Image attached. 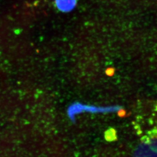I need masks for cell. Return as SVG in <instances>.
I'll list each match as a JSON object with an SVG mask.
<instances>
[{"label":"cell","instance_id":"6da1fadb","mask_svg":"<svg viewBox=\"0 0 157 157\" xmlns=\"http://www.w3.org/2000/svg\"><path fill=\"white\" fill-rule=\"evenodd\" d=\"M56 7L62 12H70L74 9L77 0H55Z\"/></svg>","mask_w":157,"mask_h":157},{"label":"cell","instance_id":"7a4b0ae2","mask_svg":"<svg viewBox=\"0 0 157 157\" xmlns=\"http://www.w3.org/2000/svg\"><path fill=\"white\" fill-rule=\"evenodd\" d=\"M105 135V137L106 140L109 141H112L116 139L115 130L113 128H110L107 131H106Z\"/></svg>","mask_w":157,"mask_h":157}]
</instances>
